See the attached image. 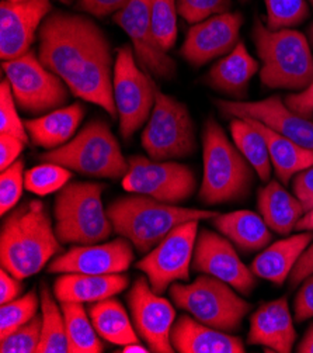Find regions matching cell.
<instances>
[{
	"label": "cell",
	"instance_id": "cell-1",
	"mask_svg": "<svg viewBox=\"0 0 313 353\" xmlns=\"http://www.w3.org/2000/svg\"><path fill=\"white\" fill-rule=\"evenodd\" d=\"M39 58L75 96L117 116L113 55L106 34L89 17L50 13L39 31Z\"/></svg>",
	"mask_w": 313,
	"mask_h": 353
},
{
	"label": "cell",
	"instance_id": "cell-2",
	"mask_svg": "<svg viewBox=\"0 0 313 353\" xmlns=\"http://www.w3.org/2000/svg\"><path fill=\"white\" fill-rule=\"evenodd\" d=\"M45 205L31 200L14 208L0 232L2 268L23 280L43 270L62 251Z\"/></svg>",
	"mask_w": 313,
	"mask_h": 353
},
{
	"label": "cell",
	"instance_id": "cell-3",
	"mask_svg": "<svg viewBox=\"0 0 313 353\" xmlns=\"http://www.w3.org/2000/svg\"><path fill=\"white\" fill-rule=\"evenodd\" d=\"M218 214L217 211L179 207L136 193L120 197L107 207L114 231L132 242L141 254L151 252L177 225L215 219Z\"/></svg>",
	"mask_w": 313,
	"mask_h": 353
},
{
	"label": "cell",
	"instance_id": "cell-4",
	"mask_svg": "<svg viewBox=\"0 0 313 353\" xmlns=\"http://www.w3.org/2000/svg\"><path fill=\"white\" fill-rule=\"evenodd\" d=\"M261 83L270 89L303 90L313 79V57L305 35L291 28L270 30L257 17L252 30Z\"/></svg>",
	"mask_w": 313,
	"mask_h": 353
},
{
	"label": "cell",
	"instance_id": "cell-5",
	"mask_svg": "<svg viewBox=\"0 0 313 353\" xmlns=\"http://www.w3.org/2000/svg\"><path fill=\"white\" fill-rule=\"evenodd\" d=\"M204 178L199 199L205 204H222L245 199L252 188L253 170L221 125L208 119L202 134Z\"/></svg>",
	"mask_w": 313,
	"mask_h": 353
},
{
	"label": "cell",
	"instance_id": "cell-6",
	"mask_svg": "<svg viewBox=\"0 0 313 353\" xmlns=\"http://www.w3.org/2000/svg\"><path fill=\"white\" fill-rule=\"evenodd\" d=\"M104 186L90 182H71L56 194L54 204L55 232L62 243L94 245L114 231L104 210Z\"/></svg>",
	"mask_w": 313,
	"mask_h": 353
},
{
	"label": "cell",
	"instance_id": "cell-7",
	"mask_svg": "<svg viewBox=\"0 0 313 353\" xmlns=\"http://www.w3.org/2000/svg\"><path fill=\"white\" fill-rule=\"evenodd\" d=\"M41 159L94 178H124L129 169L117 138L102 120L90 121L69 143L43 154Z\"/></svg>",
	"mask_w": 313,
	"mask_h": 353
},
{
	"label": "cell",
	"instance_id": "cell-8",
	"mask_svg": "<svg viewBox=\"0 0 313 353\" xmlns=\"http://www.w3.org/2000/svg\"><path fill=\"white\" fill-rule=\"evenodd\" d=\"M170 297L177 308L186 310L197 321L211 328L235 332L250 312L252 304L239 297L225 281L210 276H198L193 283H173Z\"/></svg>",
	"mask_w": 313,
	"mask_h": 353
},
{
	"label": "cell",
	"instance_id": "cell-9",
	"mask_svg": "<svg viewBox=\"0 0 313 353\" xmlns=\"http://www.w3.org/2000/svg\"><path fill=\"white\" fill-rule=\"evenodd\" d=\"M142 145L155 161L191 155L195 151V134L186 104L158 89L155 108L142 134Z\"/></svg>",
	"mask_w": 313,
	"mask_h": 353
},
{
	"label": "cell",
	"instance_id": "cell-10",
	"mask_svg": "<svg viewBox=\"0 0 313 353\" xmlns=\"http://www.w3.org/2000/svg\"><path fill=\"white\" fill-rule=\"evenodd\" d=\"M3 72L10 82L16 103L24 112L40 114L56 110L67 100L66 83L43 65L36 51L3 61Z\"/></svg>",
	"mask_w": 313,
	"mask_h": 353
},
{
	"label": "cell",
	"instance_id": "cell-11",
	"mask_svg": "<svg viewBox=\"0 0 313 353\" xmlns=\"http://www.w3.org/2000/svg\"><path fill=\"white\" fill-rule=\"evenodd\" d=\"M114 101L120 117V134L129 139L152 114L156 100V85L136 65L129 46L117 51L114 65Z\"/></svg>",
	"mask_w": 313,
	"mask_h": 353
},
{
	"label": "cell",
	"instance_id": "cell-12",
	"mask_svg": "<svg viewBox=\"0 0 313 353\" xmlns=\"http://www.w3.org/2000/svg\"><path fill=\"white\" fill-rule=\"evenodd\" d=\"M122 188L129 193L145 194L163 203L177 204L193 196L197 188L194 172L182 163L131 157Z\"/></svg>",
	"mask_w": 313,
	"mask_h": 353
},
{
	"label": "cell",
	"instance_id": "cell-13",
	"mask_svg": "<svg viewBox=\"0 0 313 353\" xmlns=\"http://www.w3.org/2000/svg\"><path fill=\"white\" fill-rule=\"evenodd\" d=\"M199 221H187L171 230L155 248L136 263L156 294H163L171 283L190 279Z\"/></svg>",
	"mask_w": 313,
	"mask_h": 353
},
{
	"label": "cell",
	"instance_id": "cell-14",
	"mask_svg": "<svg viewBox=\"0 0 313 353\" xmlns=\"http://www.w3.org/2000/svg\"><path fill=\"white\" fill-rule=\"evenodd\" d=\"M128 304L133 327L152 352L173 353L170 334L176 320V311L166 299L151 288L147 277H138L128 293Z\"/></svg>",
	"mask_w": 313,
	"mask_h": 353
},
{
	"label": "cell",
	"instance_id": "cell-15",
	"mask_svg": "<svg viewBox=\"0 0 313 353\" xmlns=\"http://www.w3.org/2000/svg\"><path fill=\"white\" fill-rule=\"evenodd\" d=\"M114 21L128 34L139 63L158 78L173 79L176 62L158 43L149 12V0H128V3L114 13Z\"/></svg>",
	"mask_w": 313,
	"mask_h": 353
},
{
	"label": "cell",
	"instance_id": "cell-16",
	"mask_svg": "<svg viewBox=\"0 0 313 353\" xmlns=\"http://www.w3.org/2000/svg\"><path fill=\"white\" fill-rule=\"evenodd\" d=\"M215 104L225 117L259 120L295 144L313 151V121L288 109L280 96L259 101L215 100Z\"/></svg>",
	"mask_w": 313,
	"mask_h": 353
},
{
	"label": "cell",
	"instance_id": "cell-17",
	"mask_svg": "<svg viewBox=\"0 0 313 353\" xmlns=\"http://www.w3.org/2000/svg\"><path fill=\"white\" fill-rule=\"evenodd\" d=\"M193 268L225 281L240 294L250 296L257 286L256 274L239 259L230 242L213 231L202 230L197 236Z\"/></svg>",
	"mask_w": 313,
	"mask_h": 353
},
{
	"label": "cell",
	"instance_id": "cell-18",
	"mask_svg": "<svg viewBox=\"0 0 313 353\" xmlns=\"http://www.w3.org/2000/svg\"><path fill=\"white\" fill-rule=\"evenodd\" d=\"M51 9L50 0H3L0 5V57L3 61L30 51Z\"/></svg>",
	"mask_w": 313,
	"mask_h": 353
},
{
	"label": "cell",
	"instance_id": "cell-19",
	"mask_svg": "<svg viewBox=\"0 0 313 353\" xmlns=\"http://www.w3.org/2000/svg\"><path fill=\"white\" fill-rule=\"evenodd\" d=\"M133 261V251L127 238L107 243L80 245L51 261L48 273L116 274L127 272Z\"/></svg>",
	"mask_w": 313,
	"mask_h": 353
},
{
	"label": "cell",
	"instance_id": "cell-20",
	"mask_svg": "<svg viewBox=\"0 0 313 353\" xmlns=\"http://www.w3.org/2000/svg\"><path fill=\"white\" fill-rule=\"evenodd\" d=\"M243 23L240 13H222L194 24L180 50L193 66H202L214 58L229 54L239 44Z\"/></svg>",
	"mask_w": 313,
	"mask_h": 353
},
{
	"label": "cell",
	"instance_id": "cell-21",
	"mask_svg": "<svg viewBox=\"0 0 313 353\" xmlns=\"http://www.w3.org/2000/svg\"><path fill=\"white\" fill-rule=\"evenodd\" d=\"M296 341V331L287 297L261 304L250 319L249 345H263L270 352L290 353Z\"/></svg>",
	"mask_w": 313,
	"mask_h": 353
},
{
	"label": "cell",
	"instance_id": "cell-22",
	"mask_svg": "<svg viewBox=\"0 0 313 353\" xmlns=\"http://www.w3.org/2000/svg\"><path fill=\"white\" fill-rule=\"evenodd\" d=\"M170 341L180 353H243L241 339L201 324L188 315H180L173 324Z\"/></svg>",
	"mask_w": 313,
	"mask_h": 353
},
{
	"label": "cell",
	"instance_id": "cell-23",
	"mask_svg": "<svg viewBox=\"0 0 313 353\" xmlns=\"http://www.w3.org/2000/svg\"><path fill=\"white\" fill-rule=\"evenodd\" d=\"M128 283V276L122 273H63L55 280L54 293L61 303H97L124 292Z\"/></svg>",
	"mask_w": 313,
	"mask_h": 353
},
{
	"label": "cell",
	"instance_id": "cell-24",
	"mask_svg": "<svg viewBox=\"0 0 313 353\" xmlns=\"http://www.w3.org/2000/svg\"><path fill=\"white\" fill-rule=\"evenodd\" d=\"M259 70V62L249 54L246 46L240 43L221 61H218L205 82L213 89L230 97L243 99L248 96L250 79Z\"/></svg>",
	"mask_w": 313,
	"mask_h": 353
},
{
	"label": "cell",
	"instance_id": "cell-25",
	"mask_svg": "<svg viewBox=\"0 0 313 353\" xmlns=\"http://www.w3.org/2000/svg\"><path fill=\"white\" fill-rule=\"evenodd\" d=\"M312 232L313 231L299 232L277 241L253 261L252 272L261 279L272 281L277 286H281L313 239Z\"/></svg>",
	"mask_w": 313,
	"mask_h": 353
},
{
	"label": "cell",
	"instance_id": "cell-26",
	"mask_svg": "<svg viewBox=\"0 0 313 353\" xmlns=\"http://www.w3.org/2000/svg\"><path fill=\"white\" fill-rule=\"evenodd\" d=\"M85 116L83 105L76 103L59 108L43 117L24 121L28 137L36 145L43 148H58L75 135Z\"/></svg>",
	"mask_w": 313,
	"mask_h": 353
},
{
	"label": "cell",
	"instance_id": "cell-27",
	"mask_svg": "<svg viewBox=\"0 0 313 353\" xmlns=\"http://www.w3.org/2000/svg\"><path fill=\"white\" fill-rule=\"evenodd\" d=\"M217 230L232 241L241 252H256L270 243L272 234L259 214L253 211L240 210L228 214H218L214 219Z\"/></svg>",
	"mask_w": 313,
	"mask_h": 353
},
{
	"label": "cell",
	"instance_id": "cell-28",
	"mask_svg": "<svg viewBox=\"0 0 313 353\" xmlns=\"http://www.w3.org/2000/svg\"><path fill=\"white\" fill-rule=\"evenodd\" d=\"M266 138L271 163L277 178L283 185H288L298 172L313 165V151L303 148L287 137L278 134L268 125L255 119H246Z\"/></svg>",
	"mask_w": 313,
	"mask_h": 353
},
{
	"label": "cell",
	"instance_id": "cell-29",
	"mask_svg": "<svg viewBox=\"0 0 313 353\" xmlns=\"http://www.w3.org/2000/svg\"><path fill=\"white\" fill-rule=\"evenodd\" d=\"M257 203L268 228L280 235H288L305 214L296 196L288 193L277 181H271L260 189Z\"/></svg>",
	"mask_w": 313,
	"mask_h": 353
},
{
	"label": "cell",
	"instance_id": "cell-30",
	"mask_svg": "<svg viewBox=\"0 0 313 353\" xmlns=\"http://www.w3.org/2000/svg\"><path fill=\"white\" fill-rule=\"evenodd\" d=\"M89 315L97 334L110 343L125 346L139 342L124 305L114 299L93 303Z\"/></svg>",
	"mask_w": 313,
	"mask_h": 353
},
{
	"label": "cell",
	"instance_id": "cell-31",
	"mask_svg": "<svg viewBox=\"0 0 313 353\" xmlns=\"http://www.w3.org/2000/svg\"><path fill=\"white\" fill-rule=\"evenodd\" d=\"M230 134L235 145L248 159L263 182L271 176V158L263 134L246 119H233L230 121Z\"/></svg>",
	"mask_w": 313,
	"mask_h": 353
},
{
	"label": "cell",
	"instance_id": "cell-32",
	"mask_svg": "<svg viewBox=\"0 0 313 353\" xmlns=\"http://www.w3.org/2000/svg\"><path fill=\"white\" fill-rule=\"evenodd\" d=\"M69 353H101L104 346L91 323L90 315L80 303H61Z\"/></svg>",
	"mask_w": 313,
	"mask_h": 353
},
{
	"label": "cell",
	"instance_id": "cell-33",
	"mask_svg": "<svg viewBox=\"0 0 313 353\" xmlns=\"http://www.w3.org/2000/svg\"><path fill=\"white\" fill-rule=\"evenodd\" d=\"M43 330L37 353H69L62 310L56 305L45 281L40 286Z\"/></svg>",
	"mask_w": 313,
	"mask_h": 353
},
{
	"label": "cell",
	"instance_id": "cell-34",
	"mask_svg": "<svg viewBox=\"0 0 313 353\" xmlns=\"http://www.w3.org/2000/svg\"><path fill=\"white\" fill-rule=\"evenodd\" d=\"M72 178V173L67 168L56 163H43L25 172L24 183L25 189L34 194L48 196L59 192Z\"/></svg>",
	"mask_w": 313,
	"mask_h": 353
},
{
	"label": "cell",
	"instance_id": "cell-35",
	"mask_svg": "<svg viewBox=\"0 0 313 353\" xmlns=\"http://www.w3.org/2000/svg\"><path fill=\"white\" fill-rule=\"evenodd\" d=\"M149 12L158 43L164 51L171 50L177 39L176 0H149Z\"/></svg>",
	"mask_w": 313,
	"mask_h": 353
},
{
	"label": "cell",
	"instance_id": "cell-36",
	"mask_svg": "<svg viewBox=\"0 0 313 353\" xmlns=\"http://www.w3.org/2000/svg\"><path fill=\"white\" fill-rule=\"evenodd\" d=\"M39 297L36 290L2 304L0 308V339L6 338L37 315Z\"/></svg>",
	"mask_w": 313,
	"mask_h": 353
},
{
	"label": "cell",
	"instance_id": "cell-37",
	"mask_svg": "<svg viewBox=\"0 0 313 353\" xmlns=\"http://www.w3.org/2000/svg\"><path fill=\"white\" fill-rule=\"evenodd\" d=\"M264 5L270 30L291 28L303 23L309 16L306 0H264Z\"/></svg>",
	"mask_w": 313,
	"mask_h": 353
},
{
	"label": "cell",
	"instance_id": "cell-38",
	"mask_svg": "<svg viewBox=\"0 0 313 353\" xmlns=\"http://www.w3.org/2000/svg\"><path fill=\"white\" fill-rule=\"evenodd\" d=\"M43 316L36 315L27 324L0 339V352L2 353H34L37 352L41 341Z\"/></svg>",
	"mask_w": 313,
	"mask_h": 353
},
{
	"label": "cell",
	"instance_id": "cell-39",
	"mask_svg": "<svg viewBox=\"0 0 313 353\" xmlns=\"http://www.w3.org/2000/svg\"><path fill=\"white\" fill-rule=\"evenodd\" d=\"M0 134H10L28 143V132L16 110V99L8 79L0 83Z\"/></svg>",
	"mask_w": 313,
	"mask_h": 353
},
{
	"label": "cell",
	"instance_id": "cell-40",
	"mask_svg": "<svg viewBox=\"0 0 313 353\" xmlns=\"http://www.w3.org/2000/svg\"><path fill=\"white\" fill-rule=\"evenodd\" d=\"M23 170L24 162L21 159H17L13 165L2 170V176H0V213L2 216H6L16 207L23 194V188L25 186Z\"/></svg>",
	"mask_w": 313,
	"mask_h": 353
},
{
	"label": "cell",
	"instance_id": "cell-41",
	"mask_svg": "<svg viewBox=\"0 0 313 353\" xmlns=\"http://www.w3.org/2000/svg\"><path fill=\"white\" fill-rule=\"evenodd\" d=\"M179 14L188 23L197 24L214 14L228 13L232 0H176Z\"/></svg>",
	"mask_w": 313,
	"mask_h": 353
},
{
	"label": "cell",
	"instance_id": "cell-42",
	"mask_svg": "<svg viewBox=\"0 0 313 353\" xmlns=\"http://www.w3.org/2000/svg\"><path fill=\"white\" fill-rule=\"evenodd\" d=\"M294 192L307 213L313 208V165L295 174Z\"/></svg>",
	"mask_w": 313,
	"mask_h": 353
},
{
	"label": "cell",
	"instance_id": "cell-43",
	"mask_svg": "<svg viewBox=\"0 0 313 353\" xmlns=\"http://www.w3.org/2000/svg\"><path fill=\"white\" fill-rule=\"evenodd\" d=\"M313 316V274L303 280L295 299V320L303 323Z\"/></svg>",
	"mask_w": 313,
	"mask_h": 353
},
{
	"label": "cell",
	"instance_id": "cell-44",
	"mask_svg": "<svg viewBox=\"0 0 313 353\" xmlns=\"http://www.w3.org/2000/svg\"><path fill=\"white\" fill-rule=\"evenodd\" d=\"M24 145V141L14 135L0 134V169L3 170L13 165L23 152Z\"/></svg>",
	"mask_w": 313,
	"mask_h": 353
},
{
	"label": "cell",
	"instance_id": "cell-45",
	"mask_svg": "<svg viewBox=\"0 0 313 353\" xmlns=\"http://www.w3.org/2000/svg\"><path fill=\"white\" fill-rule=\"evenodd\" d=\"M285 104L292 112L310 119L313 116V79L301 93L288 94L285 97Z\"/></svg>",
	"mask_w": 313,
	"mask_h": 353
},
{
	"label": "cell",
	"instance_id": "cell-46",
	"mask_svg": "<svg viewBox=\"0 0 313 353\" xmlns=\"http://www.w3.org/2000/svg\"><path fill=\"white\" fill-rule=\"evenodd\" d=\"M128 0H79V9L96 17H106L121 10Z\"/></svg>",
	"mask_w": 313,
	"mask_h": 353
},
{
	"label": "cell",
	"instance_id": "cell-47",
	"mask_svg": "<svg viewBox=\"0 0 313 353\" xmlns=\"http://www.w3.org/2000/svg\"><path fill=\"white\" fill-rule=\"evenodd\" d=\"M310 274H313V243L303 251V254L295 263L292 272L290 273L291 288H296Z\"/></svg>",
	"mask_w": 313,
	"mask_h": 353
},
{
	"label": "cell",
	"instance_id": "cell-48",
	"mask_svg": "<svg viewBox=\"0 0 313 353\" xmlns=\"http://www.w3.org/2000/svg\"><path fill=\"white\" fill-rule=\"evenodd\" d=\"M21 290L23 285L20 283V279L14 277L2 268V272H0V304L16 300Z\"/></svg>",
	"mask_w": 313,
	"mask_h": 353
},
{
	"label": "cell",
	"instance_id": "cell-49",
	"mask_svg": "<svg viewBox=\"0 0 313 353\" xmlns=\"http://www.w3.org/2000/svg\"><path fill=\"white\" fill-rule=\"evenodd\" d=\"M296 352L299 353H313V324L309 327L302 341L296 346Z\"/></svg>",
	"mask_w": 313,
	"mask_h": 353
},
{
	"label": "cell",
	"instance_id": "cell-50",
	"mask_svg": "<svg viewBox=\"0 0 313 353\" xmlns=\"http://www.w3.org/2000/svg\"><path fill=\"white\" fill-rule=\"evenodd\" d=\"M295 230L301 231H313V208L298 221Z\"/></svg>",
	"mask_w": 313,
	"mask_h": 353
},
{
	"label": "cell",
	"instance_id": "cell-51",
	"mask_svg": "<svg viewBox=\"0 0 313 353\" xmlns=\"http://www.w3.org/2000/svg\"><path fill=\"white\" fill-rule=\"evenodd\" d=\"M121 352H124V353H148V352H151V349L141 345L139 342H133V343L125 345Z\"/></svg>",
	"mask_w": 313,
	"mask_h": 353
},
{
	"label": "cell",
	"instance_id": "cell-52",
	"mask_svg": "<svg viewBox=\"0 0 313 353\" xmlns=\"http://www.w3.org/2000/svg\"><path fill=\"white\" fill-rule=\"evenodd\" d=\"M307 34H309V41H310V43H312V46H313V24L309 27Z\"/></svg>",
	"mask_w": 313,
	"mask_h": 353
},
{
	"label": "cell",
	"instance_id": "cell-53",
	"mask_svg": "<svg viewBox=\"0 0 313 353\" xmlns=\"http://www.w3.org/2000/svg\"><path fill=\"white\" fill-rule=\"evenodd\" d=\"M13 2H21V0H13ZM61 2H63V3H67V0H61Z\"/></svg>",
	"mask_w": 313,
	"mask_h": 353
},
{
	"label": "cell",
	"instance_id": "cell-54",
	"mask_svg": "<svg viewBox=\"0 0 313 353\" xmlns=\"http://www.w3.org/2000/svg\"><path fill=\"white\" fill-rule=\"evenodd\" d=\"M241 2H248V0H241Z\"/></svg>",
	"mask_w": 313,
	"mask_h": 353
},
{
	"label": "cell",
	"instance_id": "cell-55",
	"mask_svg": "<svg viewBox=\"0 0 313 353\" xmlns=\"http://www.w3.org/2000/svg\"><path fill=\"white\" fill-rule=\"evenodd\" d=\"M310 2H312V5H313V0H310Z\"/></svg>",
	"mask_w": 313,
	"mask_h": 353
},
{
	"label": "cell",
	"instance_id": "cell-56",
	"mask_svg": "<svg viewBox=\"0 0 313 353\" xmlns=\"http://www.w3.org/2000/svg\"><path fill=\"white\" fill-rule=\"evenodd\" d=\"M67 2H69V0H67Z\"/></svg>",
	"mask_w": 313,
	"mask_h": 353
}]
</instances>
